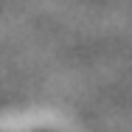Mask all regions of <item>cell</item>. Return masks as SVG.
I'll return each mask as SVG.
<instances>
[{
  "label": "cell",
  "mask_w": 132,
  "mask_h": 132,
  "mask_svg": "<svg viewBox=\"0 0 132 132\" xmlns=\"http://www.w3.org/2000/svg\"><path fill=\"white\" fill-rule=\"evenodd\" d=\"M37 132H48V129H37Z\"/></svg>",
  "instance_id": "cell-1"
}]
</instances>
